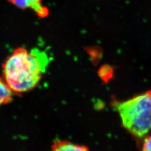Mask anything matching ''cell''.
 Segmentation results:
<instances>
[{
  "mask_svg": "<svg viewBox=\"0 0 151 151\" xmlns=\"http://www.w3.org/2000/svg\"><path fill=\"white\" fill-rule=\"evenodd\" d=\"M13 92L0 76V106L10 103L12 100Z\"/></svg>",
  "mask_w": 151,
  "mask_h": 151,
  "instance_id": "obj_5",
  "label": "cell"
},
{
  "mask_svg": "<svg viewBox=\"0 0 151 151\" xmlns=\"http://www.w3.org/2000/svg\"><path fill=\"white\" fill-rule=\"evenodd\" d=\"M123 126L141 138L151 130V90L116 104Z\"/></svg>",
  "mask_w": 151,
  "mask_h": 151,
  "instance_id": "obj_2",
  "label": "cell"
},
{
  "mask_svg": "<svg viewBox=\"0 0 151 151\" xmlns=\"http://www.w3.org/2000/svg\"><path fill=\"white\" fill-rule=\"evenodd\" d=\"M52 151H89L88 147L75 144L69 140L55 141L52 146Z\"/></svg>",
  "mask_w": 151,
  "mask_h": 151,
  "instance_id": "obj_4",
  "label": "cell"
},
{
  "mask_svg": "<svg viewBox=\"0 0 151 151\" xmlns=\"http://www.w3.org/2000/svg\"><path fill=\"white\" fill-rule=\"evenodd\" d=\"M142 151H151V135L147 137L144 140Z\"/></svg>",
  "mask_w": 151,
  "mask_h": 151,
  "instance_id": "obj_6",
  "label": "cell"
},
{
  "mask_svg": "<svg viewBox=\"0 0 151 151\" xmlns=\"http://www.w3.org/2000/svg\"><path fill=\"white\" fill-rule=\"evenodd\" d=\"M49 62L48 57L43 50L19 47L5 60L2 77L13 92L25 93L38 85Z\"/></svg>",
  "mask_w": 151,
  "mask_h": 151,
  "instance_id": "obj_1",
  "label": "cell"
},
{
  "mask_svg": "<svg viewBox=\"0 0 151 151\" xmlns=\"http://www.w3.org/2000/svg\"><path fill=\"white\" fill-rule=\"evenodd\" d=\"M8 1L20 9L32 10L39 17L44 18L48 15V9L43 6L42 0H8Z\"/></svg>",
  "mask_w": 151,
  "mask_h": 151,
  "instance_id": "obj_3",
  "label": "cell"
}]
</instances>
